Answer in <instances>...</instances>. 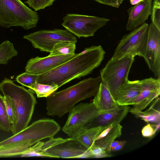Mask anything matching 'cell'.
Listing matches in <instances>:
<instances>
[{
    "label": "cell",
    "instance_id": "obj_33",
    "mask_svg": "<svg viewBox=\"0 0 160 160\" xmlns=\"http://www.w3.org/2000/svg\"><path fill=\"white\" fill-rule=\"evenodd\" d=\"M100 4L112 7L119 8L124 0H92Z\"/></svg>",
    "mask_w": 160,
    "mask_h": 160
},
{
    "label": "cell",
    "instance_id": "obj_8",
    "mask_svg": "<svg viewBox=\"0 0 160 160\" xmlns=\"http://www.w3.org/2000/svg\"><path fill=\"white\" fill-rule=\"evenodd\" d=\"M62 20V26L79 38L93 36L110 20L104 17L73 13L67 14Z\"/></svg>",
    "mask_w": 160,
    "mask_h": 160
},
{
    "label": "cell",
    "instance_id": "obj_12",
    "mask_svg": "<svg viewBox=\"0 0 160 160\" xmlns=\"http://www.w3.org/2000/svg\"><path fill=\"white\" fill-rule=\"evenodd\" d=\"M141 88L140 93L129 112L132 114L142 111L160 94V78L152 77L139 80Z\"/></svg>",
    "mask_w": 160,
    "mask_h": 160
},
{
    "label": "cell",
    "instance_id": "obj_1",
    "mask_svg": "<svg viewBox=\"0 0 160 160\" xmlns=\"http://www.w3.org/2000/svg\"><path fill=\"white\" fill-rule=\"evenodd\" d=\"M105 53L101 45L86 48L63 64L38 75L37 82L42 84L56 85L59 88L73 79L91 73L101 64Z\"/></svg>",
    "mask_w": 160,
    "mask_h": 160
},
{
    "label": "cell",
    "instance_id": "obj_25",
    "mask_svg": "<svg viewBox=\"0 0 160 160\" xmlns=\"http://www.w3.org/2000/svg\"><path fill=\"white\" fill-rule=\"evenodd\" d=\"M56 85H49L39 83L37 82L28 90L36 93L38 98H47L58 88Z\"/></svg>",
    "mask_w": 160,
    "mask_h": 160
},
{
    "label": "cell",
    "instance_id": "obj_36",
    "mask_svg": "<svg viewBox=\"0 0 160 160\" xmlns=\"http://www.w3.org/2000/svg\"><path fill=\"white\" fill-rule=\"evenodd\" d=\"M155 0L157 1H160V0Z\"/></svg>",
    "mask_w": 160,
    "mask_h": 160
},
{
    "label": "cell",
    "instance_id": "obj_13",
    "mask_svg": "<svg viewBox=\"0 0 160 160\" xmlns=\"http://www.w3.org/2000/svg\"><path fill=\"white\" fill-rule=\"evenodd\" d=\"M146 57L149 69L156 78H160V30L152 23L148 27Z\"/></svg>",
    "mask_w": 160,
    "mask_h": 160
},
{
    "label": "cell",
    "instance_id": "obj_6",
    "mask_svg": "<svg viewBox=\"0 0 160 160\" xmlns=\"http://www.w3.org/2000/svg\"><path fill=\"white\" fill-rule=\"evenodd\" d=\"M134 57L127 55L119 58H112L100 71L101 82L112 96L116 90L128 80V77Z\"/></svg>",
    "mask_w": 160,
    "mask_h": 160
},
{
    "label": "cell",
    "instance_id": "obj_24",
    "mask_svg": "<svg viewBox=\"0 0 160 160\" xmlns=\"http://www.w3.org/2000/svg\"><path fill=\"white\" fill-rule=\"evenodd\" d=\"M76 43L68 41L60 42L54 46L49 55L56 56L74 53Z\"/></svg>",
    "mask_w": 160,
    "mask_h": 160
},
{
    "label": "cell",
    "instance_id": "obj_26",
    "mask_svg": "<svg viewBox=\"0 0 160 160\" xmlns=\"http://www.w3.org/2000/svg\"><path fill=\"white\" fill-rule=\"evenodd\" d=\"M4 96L0 94V130L11 131L12 124L7 114Z\"/></svg>",
    "mask_w": 160,
    "mask_h": 160
},
{
    "label": "cell",
    "instance_id": "obj_35",
    "mask_svg": "<svg viewBox=\"0 0 160 160\" xmlns=\"http://www.w3.org/2000/svg\"><path fill=\"white\" fill-rule=\"evenodd\" d=\"M142 0H130L131 4L135 5L139 2Z\"/></svg>",
    "mask_w": 160,
    "mask_h": 160
},
{
    "label": "cell",
    "instance_id": "obj_30",
    "mask_svg": "<svg viewBox=\"0 0 160 160\" xmlns=\"http://www.w3.org/2000/svg\"><path fill=\"white\" fill-rule=\"evenodd\" d=\"M88 149L90 158H101L112 156L110 153L107 152L104 148L94 145Z\"/></svg>",
    "mask_w": 160,
    "mask_h": 160
},
{
    "label": "cell",
    "instance_id": "obj_18",
    "mask_svg": "<svg viewBox=\"0 0 160 160\" xmlns=\"http://www.w3.org/2000/svg\"><path fill=\"white\" fill-rule=\"evenodd\" d=\"M92 102L100 112H105L113 109L118 106L109 89L102 82L94 96Z\"/></svg>",
    "mask_w": 160,
    "mask_h": 160
},
{
    "label": "cell",
    "instance_id": "obj_11",
    "mask_svg": "<svg viewBox=\"0 0 160 160\" xmlns=\"http://www.w3.org/2000/svg\"><path fill=\"white\" fill-rule=\"evenodd\" d=\"M88 149L76 138H70L44 151L48 157L87 158Z\"/></svg>",
    "mask_w": 160,
    "mask_h": 160
},
{
    "label": "cell",
    "instance_id": "obj_32",
    "mask_svg": "<svg viewBox=\"0 0 160 160\" xmlns=\"http://www.w3.org/2000/svg\"><path fill=\"white\" fill-rule=\"evenodd\" d=\"M4 98L7 112L10 121L12 124L14 120V114L13 109L9 100L5 97H4Z\"/></svg>",
    "mask_w": 160,
    "mask_h": 160
},
{
    "label": "cell",
    "instance_id": "obj_9",
    "mask_svg": "<svg viewBox=\"0 0 160 160\" xmlns=\"http://www.w3.org/2000/svg\"><path fill=\"white\" fill-rule=\"evenodd\" d=\"M69 113L62 130L70 138H76L98 115L93 102L81 103L75 106Z\"/></svg>",
    "mask_w": 160,
    "mask_h": 160
},
{
    "label": "cell",
    "instance_id": "obj_7",
    "mask_svg": "<svg viewBox=\"0 0 160 160\" xmlns=\"http://www.w3.org/2000/svg\"><path fill=\"white\" fill-rule=\"evenodd\" d=\"M149 25L144 23L124 35L120 40L112 57L119 58L127 55L143 57L146 60Z\"/></svg>",
    "mask_w": 160,
    "mask_h": 160
},
{
    "label": "cell",
    "instance_id": "obj_19",
    "mask_svg": "<svg viewBox=\"0 0 160 160\" xmlns=\"http://www.w3.org/2000/svg\"><path fill=\"white\" fill-rule=\"evenodd\" d=\"M122 128L120 124L112 123L103 126L93 145L106 150L113 141L121 136Z\"/></svg>",
    "mask_w": 160,
    "mask_h": 160
},
{
    "label": "cell",
    "instance_id": "obj_3",
    "mask_svg": "<svg viewBox=\"0 0 160 160\" xmlns=\"http://www.w3.org/2000/svg\"><path fill=\"white\" fill-rule=\"evenodd\" d=\"M0 91L10 101L14 114L11 132L15 135L26 128L30 121L37 101L33 93L5 78L0 83Z\"/></svg>",
    "mask_w": 160,
    "mask_h": 160
},
{
    "label": "cell",
    "instance_id": "obj_4",
    "mask_svg": "<svg viewBox=\"0 0 160 160\" xmlns=\"http://www.w3.org/2000/svg\"><path fill=\"white\" fill-rule=\"evenodd\" d=\"M39 20L38 13L21 0H0V26H20L28 30L35 28Z\"/></svg>",
    "mask_w": 160,
    "mask_h": 160
},
{
    "label": "cell",
    "instance_id": "obj_21",
    "mask_svg": "<svg viewBox=\"0 0 160 160\" xmlns=\"http://www.w3.org/2000/svg\"><path fill=\"white\" fill-rule=\"evenodd\" d=\"M137 118H140L147 123L155 124L160 123V113L159 110L153 108V105L145 111L135 112L132 113Z\"/></svg>",
    "mask_w": 160,
    "mask_h": 160
},
{
    "label": "cell",
    "instance_id": "obj_14",
    "mask_svg": "<svg viewBox=\"0 0 160 160\" xmlns=\"http://www.w3.org/2000/svg\"><path fill=\"white\" fill-rule=\"evenodd\" d=\"M75 53L44 57L37 56L30 59L25 67L26 72L39 75L45 73L67 62L77 55Z\"/></svg>",
    "mask_w": 160,
    "mask_h": 160
},
{
    "label": "cell",
    "instance_id": "obj_34",
    "mask_svg": "<svg viewBox=\"0 0 160 160\" xmlns=\"http://www.w3.org/2000/svg\"><path fill=\"white\" fill-rule=\"evenodd\" d=\"M126 143V141H120L118 144L113 149L112 151L116 152L121 150Z\"/></svg>",
    "mask_w": 160,
    "mask_h": 160
},
{
    "label": "cell",
    "instance_id": "obj_17",
    "mask_svg": "<svg viewBox=\"0 0 160 160\" xmlns=\"http://www.w3.org/2000/svg\"><path fill=\"white\" fill-rule=\"evenodd\" d=\"M141 90L139 80H128L116 90L112 97L118 105H133Z\"/></svg>",
    "mask_w": 160,
    "mask_h": 160
},
{
    "label": "cell",
    "instance_id": "obj_28",
    "mask_svg": "<svg viewBox=\"0 0 160 160\" xmlns=\"http://www.w3.org/2000/svg\"><path fill=\"white\" fill-rule=\"evenodd\" d=\"M56 0H27L24 2L34 11L44 9L47 7L52 6Z\"/></svg>",
    "mask_w": 160,
    "mask_h": 160
},
{
    "label": "cell",
    "instance_id": "obj_27",
    "mask_svg": "<svg viewBox=\"0 0 160 160\" xmlns=\"http://www.w3.org/2000/svg\"><path fill=\"white\" fill-rule=\"evenodd\" d=\"M38 75L26 72L18 76L16 81L22 85L30 88L37 82Z\"/></svg>",
    "mask_w": 160,
    "mask_h": 160
},
{
    "label": "cell",
    "instance_id": "obj_29",
    "mask_svg": "<svg viewBox=\"0 0 160 160\" xmlns=\"http://www.w3.org/2000/svg\"><path fill=\"white\" fill-rule=\"evenodd\" d=\"M151 15L152 23L160 30V1L154 0Z\"/></svg>",
    "mask_w": 160,
    "mask_h": 160
},
{
    "label": "cell",
    "instance_id": "obj_16",
    "mask_svg": "<svg viewBox=\"0 0 160 160\" xmlns=\"http://www.w3.org/2000/svg\"><path fill=\"white\" fill-rule=\"evenodd\" d=\"M128 105H118L116 108L103 112H99L97 116L87 126L88 128L111 124H120L129 112Z\"/></svg>",
    "mask_w": 160,
    "mask_h": 160
},
{
    "label": "cell",
    "instance_id": "obj_22",
    "mask_svg": "<svg viewBox=\"0 0 160 160\" xmlns=\"http://www.w3.org/2000/svg\"><path fill=\"white\" fill-rule=\"evenodd\" d=\"M32 145L29 142H24L0 148V157L20 156L24 151Z\"/></svg>",
    "mask_w": 160,
    "mask_h": 160
},
{
    "label": "cell",
    "instance_id": "obj_20",
    "mask_svg": "<svg viewBox=\"0 0 160 160\" xmlns=\"http://www.w3.org/2000/svg\"><path fill=\"white\" fill-rule=\"evenodd\" d=\"M103 127L98 126L86 128L76 138L80 142L89 149L93 145L96 138Z\"/></svg>",
    "mask_w": 160,
    "mask_h": 160
},
{
    "label": "cell",
    "instance_id": "obj_15",
    "mask_svg": "<svg viewBox=\"0 0 160 160\" xmlns=\"http://www.w3.org/2000/svg\"><path fill=\"white\" fill-rule=\"evenodd\" d=\"M152 4V0H142L128 9L126 29L131 31L144 23L151 14Z\"/></svg>",
    "mask_w": 160,
    "mask_h": 160
},
{
    "label": "cell",
    "instance_id": "obj_5",
    "mask_svg": "<svg viewBox=\"0 0 160 160\" xmlns=\"http://www.w3.org/2000/svg\"><path fill=\"white\" fill-rule=\"evenodd\" d=\"M60 129V125L53 119H40L17 134L0 142V148L24 142L33 145L45 138H53Z\"/></svg>",
    "mask_w": 160,
    "mask_h": 160
},
{
    "label": "cell",
    "instance_id": "obj_31",
    "mask_svg": "<svg viewBox=\"0 0 160 160\" xmlns=\"http://www.w3.org/2000/svg\"><path fill=\"white\" fill-rule=\"evenodd\" d=\"M160 123L156 125L148 123L142 129L141 133L143 137L151 138L154 135L156 131L159 128Z\"/></svg>",
    "mask_w": 160,
    "mask_h": 160
},
{
    "label": "cell",
    "instance_id": "obj_2",
    "mask_svg": "<svg viewBox=\"0 0 160 160\" xmlns=\"http://www.w3.org/2000/svg\"><path fill=\"white\" fill-rule=\"evenodd\" d=\"M101 82L100 76L89 78L65 89L54 92L46 98L47 114L61 117L69 112L78 102L94 97Z\"/></svg>",
    "mask_w": 160,
    "mask_h": 160
},
{
    "label": "cell",
    "instance_id": "obj_23",
    "mask_svg": "<svg viewBox=\"0 0 160 160\" xmlns=\"http://www.w3.org/2000/svg\"><path fill=\"white\" fill-rule=\"evenodd\" d=\"M18 54V51L10 41L7 40L0 44V64H7L9 60Z\"/></svg>",
    "mask_w": 160,
    "mask_h": 160
},
{
    "label": "cell",
    "instance_id": "obj_10",
    "mask_svg": "<svg viewBox=\"0 0 160 160\" xmlns=\"http://www.w3.org/2000/svg\"><path fill=\"white\" fill-rule=\"evenodd\" d=\"M23 38L31 42L34 48L42 52H50L54 46L63 41L77 42L76 37L67 30L55 29L41 30L25 35Z\"/></svg>",
    "mask_w": 160,
    "mask_h": 160
}]
</instances>
